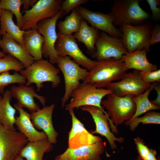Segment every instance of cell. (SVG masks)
Segmentation results:
<instances>
[{
	"instance_id": "cell-1",
	"label": "cell",
	"mask_w": 160,
	"mask_h": 160,
	"mask_svg": "<svg viewBox=\"0 0 160 160\" xmlns=\"http://www.w3.org/2000/svg\"><path fill=\"white\" fill-rule=\"evenodd\" d=\"M128 70L121 60L111 58L97 61L81 84L94 85L98 88H107L113 81L121 79Z\"/></svg>"
},
{
	"instance_id": "cell-2",
	"label": "cell",
	"mask_w": 160,
	"mask_h": 160,
	"mask_svg": "<svg viewBox=\"0 0 160 160\" xmlns=\"http://www.w3.org/2000/svg\"><path fill=\"white\" fill-rule=\"evenodd\" d=\"M140 0H116L110 12L113 23L121 26L125 25H141L149 17L148 14L140 6Z\"/></svg>"
},
{
	"instance_id": "cell-3",
	"label": "cell",
	"mask_w": 160,
	"mask_h": 160,
	"mask_svg": "<svg viewBox=\"0 0 160 160\" xmlns=\"http://www.w3.org/2000/svg\"><path fill=\"white\" fill-rule=\"evenodd\" d=\"M60 71L53 64L42 59L35 61L29 67L20 72L27 80L25 85L30 86L31 84L35 83L39 92L45 82H51L53 88L58 87L61 81L59 75Z\"/></svg>"
},
{
	"instance_id": "cell-4",
	"label": "cell",
	"mask_w": 160,
	"mask_h": 160,
	"mask_svg": "<svg viewBox=\"0 0 160 160\" xmlns=\"http://www.w3.org/2000/svg\"><path fill=\"white\" fill-rule=\"evenodd\" d=\"M57 64L64 79L65 92L61 100L62 107H63L73 91L80 86V81L86 79L89 71L81 68L68 56H58Z\"/></svg>"
},
{
	"instance_id": "cell-5",
	"label": "cell",
	"mask_w": 160,
	"mask_h": 160,
	"mask_svg": "<svg viewBox=\"0 0 160 160\" xmlns=\"http://www.w3.org/2000/svg\"><path fill=\"white\" fill-rule=\"evenodd\" d=\"M107 98L102 101V105L108 111L111 120L116 127L130 120L136 111L134 96L127 95L121 97L113 92L109 94Z\"/></svg>"
},
{
	"instance_id": "cell-6",
	"label": "cell",
	"mask_w": 160,
	"mask_h": 160,
	"mask_svg": "<svg viewBox=\"0 0 160 160\" xmlns=\"http://www.w3.org/2000/svg\"><path fill=\"white\" fill-rule=\"evenodd\" d=\"M152 27L149 25H125L120 26L123 45L128 53L138 49L149 51Z\"/></svg>"
},
{
	"instance_id": "cell-7",
	"label": "cell",
	"mask_w": 160,
	"mask_h": 160,
	"mask_svg": "<svg viewBox=\"0 0 160 160\" xmlns=\"http://www.w3.org/2000/svg\"><path fill=\"white\" fill-rule=\"evenodd\" d=\"M113 92L112 90L107 88H98L94 85L81 84L72 92L71 96L72 98L70 103L65 105V107L68 109L93 106L104 111L101 105L102 99Z\"/></svg>"
},
{
	"instance_id": "cell-8",
	"label": "cell",
	"mask_w": 160,
	"mask_h": 160,
	"mask_svg": "<svg viewBox=\"0 0 160 160\" xmlns=\"http://www.w3.org/2000/svg\"><path fill=\"white\" fill-rule=\"evenodd\" d=\"M61 0H39L31 8L23 11L21 29H37V24L43 20L55 16L60 10Z\"/></svg>"
},
{
	"instance_id": "cell-9",
	"label": "cell",
	"mask_w": 160,
	"mask_h": 160,
	"mask_svg": "<svg viewBox=\"0 0 160 160\" xmlns=\"http://www.w3.org/2000/svg\"><path fill=\"white\" fill-rule=\"evenodd\" d=\"M82 111L88 112L92 116L95 125V130L91 132L92 134H98L105 137L108 140L112 150L116 149L117 146L115 141L122 143L124 139L122 137H116L110 129V125L112 131L115 133H118L116 127L112 123L108 114L105 111L98 107L86 106L80 108Z\"/></svg>"
},
{
	"instance_id": "cell-10",
	"label": "cell",
	"mask_w": 160,
	"mask_h": 160,
	"mask_svg": "<svg viewBox=\"0 0 160 160\" xmlns=\"http://www.w3.org/2000/svg\"><path fill=\"white\" fill-rule=\"evenodd\" d=\"M63 15L60 10L55 16L40 21L37 24V29L43 36L44 42L42 52V55L49 58V62L52 64H57L58 55L55 49L57 38L56 25L58 20Z\"/></svg>"
},
{
	"instance_id": "cell-11",
	"label": "cell",
	"mask_w": 160,
	"mask_h": 160,
	"mask_svg": "<svg viewBox=\"0 0 160 160\" xmlns=\"http://www.w3.org/2000/svg\"><path fill=\"white\" fill-rule=\"evenodd\" d=\"M55 49L58 56H69L79 65L89 71L96 65L97 61L86 56L79 48L73 35L57 34Z\"/></svg>"
},
{
	"instance_id": "cell-12",
	"label": "cell",
	"mask_w": 160,
	"mask_h": 160,
	"mask_svg": "<svg viewBox=\"0 0 160 160\" xmlns=\"http://www.w3.org/2000/svg\"><path fill=\"white\" fill-rule=\"evenodd\" d=\"M96 50L92 54L97 61L111 58L121 60L128 52L121 38L113 36L102 32L100 33L96 41Z\"/></svg>"
},
{
	"instance_id": "cell-13",
	"label": "cell",
	"mask_w": 160,
	"mask_h": 160,
	"mask_svg": "<svg viewBox=\"0 0 160 160\" xmlns=\"http://www.w3.org/2000/svg\"><path fill=\"white\" fill-rule=\"evenodd\" d=\"M28 142L20 132L9 130L0 122V160H14Z\"/></svg>"
},
{
	"instance_id": "cell-14",
	"label": "cell",
	"mask_w": 160,
	"mask_h": 160,
	"mask_svg": "<svg viewBox=\"0 0 160 160\" xmlns=\"http://www.w3.org/2000/svg\"><path fill=\"white\" fill-rule=\"evenodd\" d=\"M121 80L111 83L106 88L121 97L137 96L149 88L152 84L144 82L140 75L139 71L136 70L126 73Z\"/></svg>"
},
{
	"instance_id": "cell-15",
	"label": "cell",
	"mask_w": 160,
	"mask_h": 160,
	"mask_svg": "<svg viewBox=\"0 0 160 160\" xmlns=\"http://www.w3.org/2000/svg\"><path fill=\"white\" fill-rule=\"evenodd\" d=\"M75 9L82 19L87 21L95 28L110 36L121 38V33L113 25V17L110 13L106 14L93 11L80 6Z\"/></svg>"
},
{
	"instance_id": "cell-16",
	"label": "cell",
	"mask_w": 160,
	"mask_h": 160,
	"mask_svg": "<svg viewBox=\"0 0 160 160\" xmlns=\"http://www.w3.org/2000/svg\"><path fill=\"white\" fill-rule=\"evenodd\" d=\"M71 116L72 125L68 133V147L76 148L91 145L100 140V137L94 135L85 128L83 124L76 117L73 109H69Z\"/></svg>"
},
{
	"instance_id": "cell-17",
	"label": "cell",
	"mask_w": 160,
	"mask_h": 160,
	"mask_svg": "<svg viewBox=\"0 0 160 160\" xmlns=\"http://www.w3.org/2000/svg\"><path fill=\"white\" fill-rule=\"evenodd\" d=\"M105 148V143L102 140L76 148L68 147L63 153L57 156L55 160H100Z\"/></svg>"
},
{
	"instance_id": "cell-18",
	"label": "cell",
	"mask_w": 160,
	"mask_h": 160,
	"mask_svg": "<svg viewBox=\"0 0 160 160\" xmlns=\"http://www.w3.org/2000/svg\"><path fill=\"white\" fill-rule=\"evenodd\" d=\"M55 105L44 106L43 108L30 114L31 122L35 128L42 130L52 144L57 143L58 132L55 129L52 121V115Z\"/></svg>"
},
{
	"instance_id": "cell-19",
	"label": "cell",
	"mask_w": 160,
	"mask_h": 160,
	"mask_svg": "<svg viewBox=\"0 0 160 160\" xmlns=\"http://www.w3.org/2000/svg\"><path fill=\"white\" fill-rule=\"evenodd\" d=\"M12 97L16 98V105L22 108H26L31 113L35 112L40 109V107L35 103L34 99H38L43 106L46 103V98L43 96L37 94L33 87L25 84L18 86H13L10 90Z\"/></svg>"
},
{
	"instance_id": "cell-20",
	"label": "cell",
	"mask_w": 160,
	"mask_h": 160,
	"mask_svg": "<svg viewBox=\"0 0 160 160\" xmlns=\"http://www.w3.org/2000/svg\"><path fill=\"white\" fill-rule=\"evenodd\" d=\"M2 36L0 43V47L2 51L18 60L23 65L25 68L30 66L34 60L25 48L6 33L3 34Z\"/></svg>"
},
{
	"instance_id": "cell-21",
	"label": "cell",
	"mask_w": 160,
	"mask_h": 160,
	"mask_svg": "<svg viewBox=\"0 0 160 160\" xmlns=\"http://www.w3.org/2000/svg\"><path fill=\"white\" fill-rule=\"evenodd\" d=\"M14 106L19 113V116L16 117L15 124L19 132L26 137L28 142H33L47 138L44 131L39 132L35 128L31 122L29 114L16 104H14Z\"/></svg>"
},
{
	"instance_id": "cell-22",
	"label": "cell",
	"mask_w": 160,
	"mask_h": 160,
	"mask_svg": "<svg viewBox=\"0 0 160 160\" xmlns=\"http://www.w3.org/2000/svg\"><path fill=\"white\" fill-rule=\"evenodd\" d=\"M144 49L137 50L124 55L121 60L128 69H134L139 71H150L157 70V66L150 63Z\"/></svg>"
},
{
	"instance_id": "cell-23",
	"label": "cell",
	"mask_w": 160,
	"mask_h": 160,
	"mask_svg": "<svg viewBox=\"0 0 160 160\" xmlns=\"http://www.w3.org/2000/svg\"><path fill=\"white\" fill-rule=\"evenodd\" d=\"M23 41L25 48L34 61L42 59V49L44 40L38 29L24 31Z\"/></svg>"
},
{
	"instance_id": "cell-24",
	"label": "cell",
	"mask_w": 160,
	"mask_h": 160,
	"mask_svg": "<svg viewBox=\"0 0 160 160\" xmlns=\"http://www.w3.org/2000/svg\"><path fill=\"white\" fill-rule=\"evenodd\" d=\"M53 146L47 138L28 142L19 154L26 160H42L45 153L52 151Z\"/></svg>"
},
{
	"instance_id": "cell-25",
	"label": "cell",
	"mask_w": 160,
	"mask_h": 160,
	"mask_svg": "<svg viewBox=\"0 0 160 160\" xmlns=\"http://www.w3.org/2000/svg\"><path fill=\"white\" fill-rule=\"evenodd\" d=\"M12 96L9 90L4 92L0 102V122L7 129L16 131L14 126L16 109L11 105Z\"/></svg>"
},
{
	"instance_id": "cell-26",
	"label": "cell",
	"mask_w": 160,
	"mask_h": 160,
	"mask_svg": "<svg viewBox=\"0 0 160 160\" xmlns=\"http://www.w3.org/2000/svg\"><path fill=\"white\" fill-rule=\"evenodd\" d=\"M13 14L11 12L2 9L0 17V35L6 33L24 47L23 41L24 31L15 24L13 20Z\"/></svg>"
},
{
	"instance_id": "cell-27",
	"label": "cell",
	"mask_w": 160,
	"mask_h": 160,
	"mask_svg": "<svg viewBox=\"0 0 160 160\" xmlns=\"http://www.w3.org/2000/svg\"><path fill=\"white\" fill-rule=\"evenodd\" d=\"M100 34L98 30L89 26L86 20L82 19L79 30L73 36L78 41L83 43L88 50L93 54L96 50V41Z\"/></svg>"
},
{
	"instance_id": "cell-28",
	"label": "cell",
	"mask_w": 160,
	"mask_h": 160,
	"mask_svg": "<svg viewBox=\"0 0 160 160\" xmlns=\"http://www.w3.org/2000/svg\"><path fill=\"white\" fill-rule=\"evenodd\" d=\"M153 89L151 84V86L143 93L133 97V100L136 105V111L131 119L138 117L150 111L160 110V107L153 104L148 99L149 95Z\"/></svg>"
},
{
	"instance_id": "cell-29",
	"label": "cell",
	"mask_w": 160,
	"mask_h": 160,
	"mask_svg": "<svg viewBox=\"0 0 160 160\" xmlns=\"http://www.w3.org/2000/svg\"><path fill=\"white\" fill-rule=\"evenodd\" d=\"M80 16L75 9L65 19L59 22L57 24L59 33L65 35L72 34L78 31L80 28L81 20Z\"/></svg>"
},
{
	"instance_id": "cell-30",
	"label": "cell",
	"mask_w": 160,
	"mask_h": 160,
	"mask_svg": "<svg viewBox=\"0 0 160 160\" xmlns=\"http://www.w3.org/2000/svg\"><path fill=\"white\" fill-rule=\"evenodd\" d=\"M142 124H160V113L153 111H150L145 113L142 117H137L124 122L125 124L129 126V129L134 131L140 123Z\"/></svg>"
},
{
	"instance_id": "cell-31",
	"label": "cell",
	"mask_w": 160,
	"mask_h": 160,
	"mask_svg": "<svg viewBox=\"0 0 160 160\" xmlns=\"http://www.w3.org/2000/svg\"><path fill=\"white\" fill-rule=\"evenodd\" d=\"M21 0H1L0 8L11 12L16 17L17 25L21 29L23 16L20 11Z\"/></svg>"
},
{
	"instance_id": "cell-32",
	"label": "cell",
	"mask_w": 160,
	"mask_h": 160,
	"mask_svg": "<svg viewBox=\"0 0 160 160\" xmlns=\"http://www.w3.org/2000/svg\"><path fill=\"white\" fill-rule=\"evenodd\" d=\"M26 80L20 73L15 72L13 74L5 72L0 74V93L3 94L5 88L10 84L18 83L19 85L25 84Z\"/></svg>"
},
{
	"instance_id": "cell-33",
	"label": "cell",
	"mask_w": 160,
	"mask_h": 160,
	"mask_svg": "<svg viewBox=\"0 0 160 160\" xmlns=\"http://www.w3.org/2000/svg\"><path fill=\"white\" fill-rule=\"evenodd\" d=\"M24 68L20 62L9 54L0 58V74L10 70L20 72Z\"/></svg>"
},
{
	"instance_id": "cell-34",
	"label": "cell",
	"mask_w": 160,
	"mask_h": 160,
	"mask_svg": "<svg viewBox=\"0 0 160 160\" xmlns=\"http://www.w3.org/2000/svg\"><path fill=\"white\" fill-rule=\"evenodd\" d=\"M87 0H65L62 1L60 10L63 15H66L76 7L81 4H85L88 2Z\"/></svg>"
},
{
	"instance_id": "cell-35",
	"label": "cell",
	"mask_w": 160,
	"mask_h": 160,
	"mask_svg": "<svg viewBox=\"0 0 160 160\" xmlns=\"http://www.w3.org/2000/svg\"><path fill=\"white\" fill-rule=\"evenodd\" d=\"M139 74L143 81L146 83L160 82V70L150 71H139Z\"/></svg>"
},
{
	"instance_id": "cell-36",
	"label": "cell",
	"mask_w": 160,
	"mask_h": 160,
	"mask_svg": "<svg viewBox=\"0 0 160 160\" xmlns=\"http://www.w3.org/2000/svg\"><path fill=\"white\" fill-rule=\"evenodd\" d=\"M135 143L136 145L139 158L143 159H145L148 154L150 149L146 145L143 139L139 137L134 139Z\"/></svg>"
},
{
	"instance_id": "cell-37",
	"label": "cell",
	"mask_w": 160,
	"mask_h": 160,
	"mask_svg": "<svg viewBox=\"0 0 160 160\" xmlns=\"http://www.w3.org/2000/svg\"><path fill=\"white\" fill-rule=\"evenodd\" d=\"M152 14L153 18L155 19H159L160 17V8L157 6L159 4L158 0H147Z\"/></svg>"
},
{
	"instance_id": "cell-38",
	"label": "cell",
	"mask_w": 160,
	"mask_h": 160,
	"mask_svg": "<svg viewBox=\"0 0 160 160\" xmlns=\"http://www.w3.org/2000/svg\"><path fill=\"white\" fill-rule=\"evenodd\" d=\"M160 41V27L159 25H156L152 29L151 39L150 41V46Z\"/></svg>"
},
{
	"instance_id": "cell-39",
	"label": "cell",
	"mask_w": 160,
	"mask_h": 160,
	"mask_svg": "<svg viewBox=\"0 0 160 160\" xmlns=\"http://www.w3.org/2000/svg\"><path fill=\"white\" fill-rule=\"evenodd\" d=\"M152 84L153 89L156 91L157 96L155 99L150 101L153 104L160 107V84L159 83L155 82Z\"/></svg>"
},
{
	"instance_id": "cell-40",
	"label": "cell",
	"mask_w": 160,
	"mask_h": 160,
	"mask_svg": "<svg viewBox=\"0 0 160 160\" xmlns=\"http://www.w3.org/2000/svg\"><path fill=\"white\" fill-rule=\"evenodd\" d=\"M22 5L23 6V11L28 10L30 8L33 6L38 2L37 0H21Z\"/></svg>"
},
{
	"instance_id": "cell-41",
	"label": "cell",
	"mask_w": 160,
	"mask_h": 160,
	"mask_svg": "<svg viewBox=\"0 0 160 160\" xmlns=\"http://www.w3.org/2000/svg\"><path fill=\"white\" fill-rule=\"evenodd\" d=\"M157 153L156 151L152 149H150L149 152L144 159H142L137 156V160H159L156 157Z\"/></svg>"
},
{
	"instance_id": "cell-42",
	"label": "cell",
	"mask_w": 160,
	"mask_h": 160,
	"mask_svg": "<svg viewBox=\"0 0 160 160\" xmlns=\"http://www.w3.org/2000/svg\"><path fill=\"white\" fill-rule=\"evenodd\" d=\"M14 160H24L22 157L19 154H18Z\"/></svg>"
},
{
	"instance_id": "cell-43",
	"label": "cell",
	"mask_w": 160,
	"mask_h": 160,
	"mask_svg": "<svg viewBox=\"0 0 160 160\" xmlns=\"http://www.w3.org/2000/svg\"><path fill=\"white\" fill-rule=\"evenodd\" d=\"M6 55L5 53L0 50V58L4 57Z\"/></svg>"
},
{
	"instance_id": "cell-44",
	"label": "cell",
	"mask_w": 160,
	"mask_h": 160,
	"mask_svg": "<svg viewBox=\"0 0 160 160\" xmlns=\"http://www.w3.org/2000/svg\"><path fill=\"white\" fill-rule=\"evenodd\" d=\"M2 9H1L0 8V17L1 16V13H2Z\"/></svg>"
},
{
	"instance_id": "cell-45",
	"label": "cell",
	"mask_w": 160,
	"mask_h": 160,
	"mask_svg": "<svg viewBox=\"0 0 160 160\" xmlns=\"http://www.w3.org/2000/svg\"><path fill=\"white\" fill-rule=\"evenodd\" d=\"M2 97L1 96V95H0V102L1 99H2Z\"/></svg>"
},
{
	"instance_id": "cell-46",
	"label": "cell",
	"mask_w": 160,
	"mask_h": 160,
	"mask_svg": "<svg viewBox=\"0 0 160 160\" xmlns=\"http://www.w3.org/2000/svg\"><path fill=\"white\" fill-rule=\"evenodd\" d=\"M1 39H0V42H1Z\"/></svg>"
}]
</instances>
